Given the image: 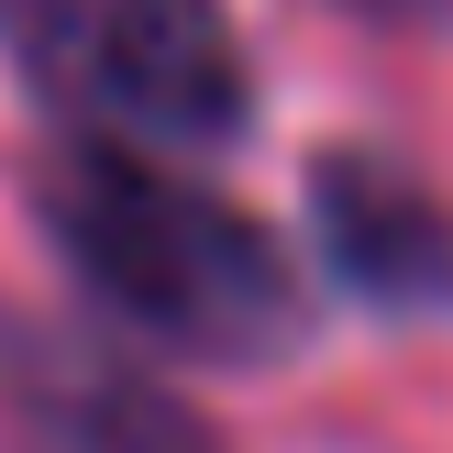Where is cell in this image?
Segmentation results:
<instances>
[{"label": "cell", "instance_id": "obj_1", "mask_svg": "<svg viewBox=\"0 0 453 453\" xmlns=\"http://www.w3.org/2000/svg\"><path fill=\"white\" fill-rule=\"evenodd\" d=\"M22 199H34V233L66 265V288L111 332H133L144 354L255 376V365H288L310 343L299 255L243 199L188 177L177 155L56 133L34 155V177H22Z\"/></svg>", "mask_w": 453, "mask_h": 453}, {"label": "cell", "instance_id": "obj_2", "mask_svg": "<svg viewBox=\"0 0 453 453\" xmlns=\"http://www.w3.org/2000/svg\"><path fill=\"white\" fill-rule=\"evenodd\" d=\"M0 66L56 133L221 155L255 133V56L221 0H0Z\"/></svg>", "mask_w": 453, "mask_h": 453}, {"label": "cell", "instance_id": "obj_3", "mask_svg": "<svg viewBox=\"0 0 453 453\" xmlns=\"http://www.w3.org/2000/svg\"><path fill=\"white\" fill-rule=\"evenodd\" d=\"M0 442L12 453H233L177 388H155L144 354L66 321L0 310Z\"/></svg>", "mask_w": 453, "mask_h": 453}, {"label": "cell", "instance_id": "obj_4", "mask_svg": "<svg viewBox=\"0 0 453 453\" xmlns=\"http://www.w3.org/2000/svg\"><path fill=\"white\" fill-rule=\"evenodd\" d=\"M310 255L376 321H453V199L388 144H321L299 177Z\"/></svg>", "mask_w": 453, "mask_h": 453}, {"label": "cell", "instance_id": "obj_5", "mask_svg": "<svg viewBox=\"0 0 453 453\" xmlns=\"http://www.w3.org/2000/svg\"><path fill=\"white\" fill-rule=\"evenodd\" d=\"M343 12H376V22H453V0H343Z\"/></svg>", "mask_w": 453, "mask_h": 453}]
</instances>
